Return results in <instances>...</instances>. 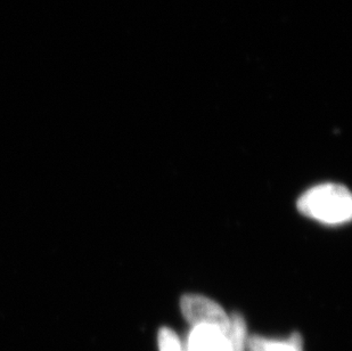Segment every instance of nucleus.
Returning a JSON list of instances; mask_svg holds the SVG:
<instances>
[{
	"label": "nucleus",
	"instance_id": "nucleus-1",
	"mask_svg": "<svg viewBox=\"0 0 352 351\" xmlns=\"http://www.w3.org/2000/svg\"><path fill=\"white\" fill-rule=\"evenodd\" d=\"M298 209L325 225H342L352 217V196L346 186L326 182L314 186L298 200Z\"/></svg>",
	"mask_w": 352,
	"mask_h": 351
},
{
	"label": "nucleus",
	"instance_id": "nucleus-2",
	"mask_svg": "<svg viewBox=\"0 0 352 351\" xmlns=\"http://www.w3.org/2000/svg\"><path fill=\"white\" fill-rule=\"evenodd\" d=\"M180 308L192 328L197 325H211L226 333L230 325V315L219 304L211 299L199 295H184Z\"/></svg>",
	"mask_w": 352,
	"mask_h": 351
},
{
	"label": "nucleus",
	"instance_id": "nucleus-3",
	"mask_svg": "<svg viewBox=\"0 0 352 351\" xmlns=\"http://www.w3.org/2000/svg\"><path fill=\"white\" fill-rule=\"evenodd\" d=\"M185 351H232L225 332L211 325H197L184 343Z\"/></svg>",
	"mask_w": 352,
	"mask_h": 351
},
{
	"label": "nucleus",
	"instance_id": "nucleus-4",
	"mask_svg": "<svg viewBox=\"0 0 352 351\" xmlns=\"http://www.w3.org/2000/svg\"><path fill=\"white\" fill-rule=\"evenodd\" d=\"M246 351H302V339L298 333L287 340H274L253 335L248 339Z\"/></svg>",
	"mask_w": 352,
	"mask_h": 351
},
{
	"label": "nucleus",
	"instance_id": "nucleus-5",
	"mask_svg": "<svg viewBox=\"0 0 352 351\" xmlns=\"http://www.w3.org/2000/svg\"><path fill=\"white\" fill-rule=\"evenodd\" d=\"M226 338L232 351H246L248 345V328L242 315L234 312L230 315V325L227 328Z\"/></svg>",
	"mask_w": 352,
	"mask_h": 351
},
{
	"label": "nucleus",
	"instance_id": "nucleus-6",
	"mask_svg": "<svg viewBox=\"0 0 352 351\" xmlns=\"http://www.w3.org/2000/svg\"><path fill=\"white\" fill-rule=\"evenodd\" d=\"M157 345L160 351H185L183 342L176 332L169 328H162L157 335Z\"/></svg>",
	"mask_w": 352,
	"mask_h": 351
}]
</instances>
